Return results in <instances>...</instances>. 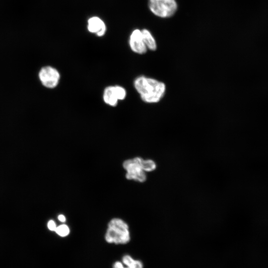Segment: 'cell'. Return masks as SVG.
Listing matches in <instances>:
<instances>
[{
	"instance_id": "1",
	"label": "cell",
	"mask_w": 268,
	"mask_h": 268,
	"mask_svg": "<svg viewBox=\"0 0 268 268\" xmlns=\"http://www.w3.org/2000/svg\"><path fill=\"white\" fill-rule=\"evenodd\" d=\"M134 87L141 100L147 103H156L163 97L166 92L164 83L144 75L136 77Z\"/></svg>"
},
{
	"instance_id": "7",
	"label": "cell",
	"mask_w": 268,
	"mask_h": 268,
	"mask_svg": "<svg viewBox=\"0 0 268 268\" xmlns=\"http://www.w3.org/2000/svg\"><path fill=\"white\" fill-rule=\"evenodd\" d=\"M88 30L98 36H103L106 32V26L102 20L96 16L89 18L88 20Z\"/></svg>"
},
{
	"instance_id": "9",
	"label": "cell",
	"mask_w": 268,
	"mask_h": 268,
	"mask_svg": "<svg viewBox=\"0 0 268 268\" xmlns=\"http://www.w3.org/2000/svg\"><path fill=\"white\" fill-rule=\"evenodd\" d=\"M122 262H115L113 268H143V264L140 261L134 260L129 255L124 256Z\"/></svg>"
},
{
	"instance_id": "13",
	"label": "cell",
	"mask_w": 268,
	"mask_h": 268,
	"mask_svg": "<svg viewBox=\"0 0 268 268\" xmlns=\"http://www.w3.org/2000/svg\"><path fill=\"white\" fill-rule=\"evenodd\" d=\"M48 227L51 231H55L57 226L55 222L53 220H51L48 223Z\"/></svg>"
},
{
	"instance_id": "4",
	"label": "cell",
	"mask_w": 268,
	"mask_h": 268,
	"mask_svg": "<svg viewBox=\"0 0 268 268\" xmlns=\"http://www.w3.org/2000/svg\"><path fill=\"white\" fill-rule=\"evenodd\" d=\"M148 6L155 15L161 18L173 16L178 8L175 0H149Z\"/></svg>"
},
{
	"instance_id": "8",
	"label": "cell",
	"mask_w": 268,
	"mask_h": 268,
	"mask_svg": "<svg viewBox=\"0 0 268 268\" xmlns=\"http://www.w3.org/2000/svg\"><path fill=\"white\" fill-rule=\"evenodd\" d=\"M103 98L104 102L112 107H116L119 99L115 86L106 87L103 92Z\"/></svg>"
},
{
	"instance_id": "14",
	"label": "cell",
	"mask_w": 268,
	"mask_h": 268,
	"mask_svg": "<svg viewBox=\"0 0 268 268\" xmlns=\"http://www.w3.org/2000/svg\"><path fill=\"white\" fill-rule=\"evenodd\" d=\"M58 218L59 221L62 222H65L66 221V217L64 215L60 214L58 216Z\"/></svg>"
},
{
	"instance_id": "11",
	"label": "cell",
	"mask_w": 268,
	"mask_h": 268,
	"mask_svg": "<svg viewBox=\"0 0 268 268\" xmlns=\"http://www.w3.org/2000/svg\"><path fill=\"white\" fill-rule=\"evenodd\" d=\"M56 232L61 237H65L68 235L69 229L66 224H62L57 227Z\"/></svg>"
},
{
	"instance_id": "2",
	"label": "cell",
	"mask_w": 268,
	"mask_h": 268,
	"mask_svg": "<svg viewBox=\"0 0 268 268\" xmlns=\"http://www.w3.org/2000/svg\"><path fill=\"white\" fill-rule=\"evenodd\" d=\"M123 166L127 171L126 177L127 179L140 182H143L146 179L145 171H153L156 166L152 160H144L140 157L126 160L123 162Z\"/></svg>"
},
{
	"instance_id": "3",
	"label": "cell",
	"mask_w": 268,
	"mask_h": 268,
	"mask_svg": "<svg viewBox=\"0 0 268 268\" xmlns=\"http://www.w3.org/2000/svg\"><path fill=\"white\" fill-rule=\"evenodd\" d=\"M109 243L125 244L130 240V235L128 224L122 219L113 218L108 224L105 237Z\"/></svg>"
},
{
	"instance_id": "6",
	"label": "cell",
	"mask_w": 268,
	"mask_h": 268,
	"mask_svg": "<svg viewBox=\"0 0 268 268\" xmlns=\"http://www.w3.org/2000/svg\"><path fill=\"white\" fill-rule=\"evenodd\" d=\"M129 45L131 50L138 54H144L147 52L141 31L139 29L134 30L130 37Z\"/></svg>"
},
{
	"instance_id": "12",
	"label": "cell",
	"mask_w": 268,
	"mask_h": 268,
	"mask_svg": "<svg viewBox=\"0 0 268 268\" xmlns=\"http://www.w3.org/2000/svg\"><path fill=\"white\" fill-rule=\"evenodd\" d=\"M119 100L125 99L127 95L126 89L120 85H115Z\"/></svg>"
},
{
	"instance_id": "10",
	"label": "cell",
	"mask_w": 268,
	"mask_h": 268,
	"mask_svg": "<svg viewBox=\"0 0 268 268\" xmlns=\"http://www.w3.org/2000/svg\"><path fill=\"white\" fill-rule=\"evenodd\" d=\"M141 32L144 43L147 48L151 51H155L157 49V44L151 33L146 29L142 30Z\"/></svg>"
},
{
	"instance_id": "5",
	"label": "cell",
	"mask_w": 268,
	"mask_h": 268,
	"mask_svg": "<svg viewBox=\"0 0 268 268\" xmlns=\"http://www.w3.org/2000/svg\"><path fill=\"white\" fill-rule=\"evenodd\" d=\"M37 76L41 85L48 89L56 87L59 83L61 78L58 70L54 67L48 65L40 68Z\"/></svg>"
}]
</instances>
